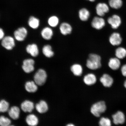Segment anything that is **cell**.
I'll list each match as a JSON object with an SVG mask.
<instances>
[{
	"label": "cell",
	"mask_w": 126,
	"mask_h": 126,
	"mask_svg": "<svg viewBox=\"0 0 126 126\" xmlns=\"http://www.w3.org/2000/svg\"><path fill=\"white\" fill-rule=\"evenodd\" d=\"M108 21L113 29H116L119 27L122 23L120 17L117 15H114L108 19Z\"/></svg>",
	"instance_id": "cell-6"
},
{
	"label": "cell",
	"mask_w": 126,
	"mask_h": 126,
	"mask_svg": "<svg viewBox=\"0 0 126 126\" xmlns=\"http://www.w3.org/2000/svg\"><path fill=\"white\" fill-rule=\"evenodd\" d=\"M20 110L16 106L12 107L9 110L8 113L9 116L13 119L16 120L19 117Z\"/></svg>",
	"instance_id": "cell-21"
},
{
	"label": "cell",
	"mask_w": 126,
	"mask_h": 126,
	"mask_svg": "<svg viewBox=\"0 0 126 126\" xmlns=\"http://www.w3.org/2000/svg\"><path fill=\"white\" fill-rule=\"evenodd\" d=\"M9 104L8 102L4 100L0 101V112H5L8 110Z\"/></svg>",
	"instance_id": "cell-30"
},
{
	"label": "cell",
	"mask_w": 126,
	"mask_h": 126,
	"mask_svg": "<svg viewBox=\"0 0 126 126\" xmlns=\"http://www.w3.org/2000/svg\"><path fill=\"white\" fill-rule=\"evenodd\" d=\"M21 108L25 112H31L33 110L34 106L33 103L29 100H26L22 103Z\"/></svg>",
	"instance_id": "cell-15"
},
{
	"label": "cell",
	"mask_w": 126,
	"mask_h": 126,
	"mask_svg": "<svg viewBox=\"0 0 126 126\" xmlns=\"http://www.w3.org/2000/svg\"><path fill=\"white\" fill-rule=\"evenodd\" d=\"M34 61L32 59H27L24 61L22 68L24 71L27 73H30L34 70Z\"/></svg>",
	"instance_id": "cell-9"
},
{
	"label": "cell",
	"mask_w": 126,
	"mask_h": 126,
	"mask_svg": "<svg viewBox=\"0 0 126 126\" xmlns=\"http://www.w3.org/2000/svg\"><path fill=\"white\" fill-rule=\"evenodd\" d=\"M47 78V74L45 71L43 69H39L34 75V82L38 85H43L46 81Z\"/></svg>",
	"instance_id": "cell-3"
},
{
	"label": "cell",
	"mask_w": 126,
	"mask_h": 126,
	"mask_svg": "<svg viewBox=\"0 0 126 126\" xmlns=\"http://www.w3.org/2000/svg\"><path fill=\"white\" fill-rule=\"evenodd\" d=\"M26 122L28 125L34 126L37 125L38 120L35 115L31 114L29 115L26 117Z\"/></svg>",
	"instance_id": "cell-24"
},
{
	"label": "cell",
	"mask_w": 126,
	"mask_h": 126,
	"mask_svg": "<svg viewBox=\"0 0 126 126\" xmlns=\"http://www.w3.org/2000/svg\"><path fill=\"white\" fill-rule=\"evenodd\" d=\"M26 50L28 53L34 57H36L39 54L38 47L37 45L35 44L28 45L26 47Z\"/></svg>",
	"instance_id": "cell-14"
},
{
	"label": "cell",
	"mask_w": 126,
	"mask_h": 126,
	"mask_svg": "<svg viewBox=\"0 0 126 126\" xmlns=\"http://www.w3.org/2000/svg\"><path fill=\"white\" fill-rule=\"evenodd\" d=\"M59 19L56 16L50 17L48 20L49 25L52 27H55L57 26L59 23Z\"/></svg>",
	"instance_id": "cell-29"
},
{
	"label": "cell",
	"mask_w": 126,
	"mask_h": 126,
	"mask_svg": "<svg viewBox=\"0 0 126 126\" xmlns=\"http://www.w3.org/2000/svg\"><path fill=\"white\" fill-rule=\"evenodd\" d=\"M4 33L3 30L2 29L0 28V40H2L4 38Z\"/></svg>",
	"instance_id": "cell-34"
},
{
	"label": "cell",
	"mask_w": 126,
	"mask_h": 126,
	"mask_svg": "<svg viewBox=\"0 0 126 126\" xmlns=\"http://www.w3.org/2000/svg\"><path fill=\"white\" fill-rule=\"evenodd\" d=\"M11 123V121L7 118L2 116L0 117V126H9Z\"/></svg>",
	"instance_id": "cell-32"
},
{
	"label": "cell",
	"mask_w": 126,
	"mask_h": 126,
	"mask_svg": "<svg viewBox=\"0 0 126 126\" xmlns=\"http://www.w3.org/2000/svg\"><path fill=\"white\" fill-rule=\"evenodd\" d=\"M37 85L34 81H28L25 84V88L28 92H35L37 91L38 89Z\"/></svg>",
	"instance_id": "cell-23"
},
{
	"label": "cell",
	"mask_w": 126,
	"mask_h": 126,
	"mask_svg": "<svg viewBox=\"0 0 126 126\" xmlns=\"http://www.w3.org/2000/svg\"><path fill=\"white\" fill-rule=\"evenodd\" d=\"M109 40L112 45L116 46L119 45L122 43V39L119 33L114 32L110 36Z\"/></svg>",
	"instance_id": "cell-11"
},
{
	"label": "cell",
	"mask_w": 126,
	"mask_h": 126,
	"mask_svg": "<svg viewBox=\"0 0 126 126\" xmlns=\"http://www.w3.org/2000/svg\"><path fill=\"white\" fill-rule=\"evenodd\" d=\"M28 32L26 28L21 27L19 28L14 32L15 38L18 41H22L27 36Z\"/></svg>",
	"instance_id": "cell-7"
},
{
	"label": "cell",
	"mask_w": 126,
	"mask_h": 126,
	"mask_svg": "<svg viewBox=\"0 0 126 126\" xmlns=\"http://www.w3.org/2000/svg\"><path fill=\"white\" fill-rule=\"evenodd\" d=\"M28 25L31 28L34 29H37L39 25V20L38 19L34 16L30 18L28 22Z\"/></svg>",
	"instance_id": "cell-26"
},
{
	"label": "cell",
	"mask_w": 126,
	"mask_h": 126,
	"mask_svg": "<svg viewBox=\"0 0 126 126\" xmlns=\"http://www.w3.org/2000/svg\"><path fill=\"white\" fill-rule=\"evenodd\" d=\"M113 122L116 125L122 124L125 122V116L122 112L119 111L112 116Z\"/></svg>",
	"instance_id": "cell-10"
},
{
	"label": "cell",
	"mask_w": 126,
	"mask_h": 126,
	"mask_svg": "<svg viewBox=\"0 0 126 126\" xmlns=\"http://www.w3.org/2000/svg\"><path fill=\"white\" fill-rule=\"evenodd\" d=\"M67 126H74V125H73V124H69V125H68Z\"/></svg>",
	"instance_id": "cell-37"
},
{
	"label": "cell",
	"mask_w": 126,
	"mask_h": 126,
	"mask_svg": "<svg viewBox=\"0 0 126 126\" xmlns=\"http://www.w3.org/2000/svg\"><path fill=\"white\" fill-rule=\"evenodd\" d=\"M88 0L91 1V2H94V1H95V0Z\"/></svg>",
	"instance_id": "cell-36"
},
{
	"label": "cell",
	"mask_w": 126,
	"mask_h": 126,
	"mask_svg": "<svg viewBox=\"0 0 126 126\" xmlns=\"http://www.w3.org/2000/svg\"><path fill=\"white\" fill-rule=\"evenodd\" d=\"M86 65L88 68L92 70H95L101 67V58L99 55L91 53L89 56L87 60Z\"/></svg>",
	"instance_id": "cell-1"
},
{
	"label": "cell",
	"mask_w": 126,
	"mask_h": 126,
	"mask_svg": "<svg viewBox=\"0 0 126 126\" xmlns=\"http://www.w3.org/2000/svg\"><path fill=\"white\" fill-rule=\"evenodd\" d=\"M71 70L74 75L76 76H80L82 73V67L79 64H73L71 67Z\"/></svg>",
	"instance_id": "cell-22"
},
{
	"label": "cell",
	"mask_w": 126,
	"mask_h": 126,
	"mask_svg": "<svg viewBox=\"0 0 126 126\" xmlns=\"http://www.w3.org/2000/svg\"><path fill=\"white\" fill-rule=\"evenodd\" d=\"M79 16L80 19L81 21H87L90 16V13L89 11L86 8H83L79 11Z\"/></svg>",
	"instance_id": "cell-20"
},
{
	"label": "cell",
	"mask_w": 126,
	"mask_h": 126,
	"mask_svg": "<svg viewBox=\"0 0 126 126\" xmlns=\"http://www.w3.org/2000/svg\"><path fill=\"white\" fill-rule=\"evenodd\" d=\"M42 52L45 56L47 58H51L54 55V53L52 51V47L49 45H45L43 47Z\"/></svg>",
	"instance_id": "cell-25"
},
{
	"label": "cell",
	"mask_w": 126,
	"mask_h": 126,
	"mask_svg": "<svg viewBox=\"0 0 126 126\" xmlns=\"http://www.w3.org/2000/svg\"><path fill=\"white\" fill-rule=\"evenodd\" d=\"M1 44L6 49L11 50L15 46V41L14 38L11 36H6L2 39Z\"/></svg>",
	"instance_id": "cell-4"
},
{
	"label": "cell",
	"mask_w": 126,
	"mask_h": 126,
	"mask_svg": "<svg viewBox=\"0 0 126 126\" xmlns=\"http://www.w3.org/2000/svg\"><path fill=\"white\" fill-rule=\"evenodd\" d=\"M100 81L104 86L110 87L113 84V79L110 76L107 74H105L100 78Z\"/></svg>",
	"instance_id": "cell-12"
},
{
	"label": "cell",
	"mask_w": 126,
	"mask_h": 126,
	"mask_svg": "<svg viewBox=\"0 0 126 126\" xmlns=\"http://www.w3.org/2000/svg\"><path fill=\"white\" fill-rule=\"evenodd\" d=\"M109 3L110 7L113 9H118L122 7V0H109Z\"/></svg>",
	"instance_id": "cell-28"
},
{
	"label": "cell",
	"mask_w": 126,
	"mask_h": 126,
	"mask_svg": "<svg viewBox=\"0 0 126 126\" xmlns=\"http://www.w3.org/2000/svg\"><path fill=\"white\" fill-rule=\"evenodd\" d=\"M99 124L101 126H111V121L108 118L102 117L99 121Z\"/></svg>",
	"instance_id": "cell-31"
},
{
	"label": "cell",
	"mask_w": 126,
	"mask_h": 126,
	"mask_svg": "<svg viewBox=\"0 0 126 126\" xmlns=\"http://www.w3.org/2000/svg\"><path fill=\"white\" fill-rule=\"evenodd\" d=\"M36 108L39 113L42 114L47 112L48 111V107L46 102L42 100L36 104Z\"/></svg>",
	"instance_id": "cell-19"
},
{
	"label": "cell",
	"mask_w": 126,
	"mask_h": 126,
	"mask_svg": "<svg viewBox=\"0 0 126 126\" xmlns=\"http://www.w3.org/2000/svg\"><path fill=\"white\" fill-rule=\"evenodd\" d=\"M115 55L118 59H124L126 56V49L123 47H119L116 50Z\"/></svg>",
	"instance_id": "cell-27"
},
{
	"label": "cell",
	"mask_w": 126,
	"mask_h": 126,
	"mask_svg": "<svg viewBox=\"0 0 126 126\" xmlns=\"http://www.w3.org/2000/svg\"><path fill=\"white\" fill-rule=\"evenodd\" d=\"M124 86L126 89V80L124 83Z\"/></svg>",
	"instance_id": "cell-35"
},
{
	"label": "cell",
	"mask_w": 126,
	"mask_h": 126,
	"mask_svg": "<svg viewBox=\"0 0 126 126\" xmlns=\"http://www.w3.org/2000/svg\"><path fill=\"white\" fill-rule=\"evenodd\" d=\"M41 34L42 37L46 40L51 39L53 35V32L51 28L47 27L42 30Z\"/></svg>",
	"instance_id": "cell-17"
},
{
	"label": "cell",
	"mask_w": 126,
	"mask_h": 126,
	"mask_svg": "<svg viewBox=\"0 0 126 126\" xmlns=\"http://www.w3.org/2000/svg\"><path fill=\"white\" fill-rule=\"evenodd\" d=\"M119 59L117 58H111L108 63V65L110 68L113 70L119 69L121 65V62Z\"/></svg>",
	"instance_id": "cell-18"
},
{
	"label": "cell",
	"mask_w": 126,
	"mask_h": 126,
	"mask_svg": "<svg viewBox=\"0 0 126 126\" xmlns=\"http://www.w3.org/2000/svg\"><path fill=\"white\" fill-rule=\"evenodd\" d=\"M96 9L97 15L99 16L102 17L109 12V8L106 3H100L96 6Z\"/></svg>",
	"instance_id": "cell-8"
},
{
	"label": "cell",
	"mask_w": 126,
	"mask_h": 126,
	"mask_svg": "<svg viewBox=\"0 0 126 126\" xmlns=\"http://www.w3.org/2000/svg\"><path fill=\"white\" fill-rule=\"evenodd\" d=\"M59 29L61 33L64 35L71 34L72 29L70 25L66 22L61 23Z\"/></svg>",
	"instance_id": "cell-13"
},
{
	"label": "cell",
	"mask_w": 126,
	"mask_h": 126,
	"mask_svg": "<svg viewBox=\"0 0 126 126\" xmlns=\"http://www.w3.org/2000/svg\"><path fill=\"white\" fill-rule=\"evenodd\" d=\"M107 107L105 102L100 101L93 105L91 109V112L94 116L99 117L106 111Z\"/></svg>",
	"instance_id": "cell-2"
},
{
	"label": "cell",
	"mask_w": 126,
	"mask_h": 126,
	"mask_svg": "<svg viewBox=\"0 0 126 126\" xmlns=\"http://www.w3.org/2000/svg\"><path fill=\"white\" fill-rule=\"evenodd\" d=\"M122 74L124 76L126 77V64L123 65L121 69Z\"/></svg>",
	"instance_id": "cell-33"
},
{
	"label": "cell",
	"mask_w": 126,
	"mask_h": 126,
	"mask_svg": "<svg viewBox=\"0 0 126 126\" xmlns=\"http://www.w3.org/2000/svg\"><path fill=\"white\" fill-rule=\"evenodd\" d=\"M105 20L100 17H94L91 23L92 27L97 30L102 29L105 26Z\"/></svg>",
	"instance_id": "cell-5"
},
{
	"label": "cell",
	"mask_w": 126,
	"mask_h": 126,
	"mask_svg": "<svg viewBox=\"0 0 126 126\" xmlns=\"http://www.w3.org/2000/svg\"><path fill=\"white\" fill-rule=\"evenodd\" d=\"M96 80L95 76L94 74L91 73L87 75L83 78V81L84 83L89 86L94 84L96 82Z\"/></svg>",
	"instance_id": "cell-16"
}]
</instances>
